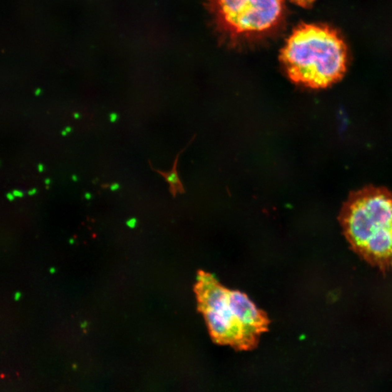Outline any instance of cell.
<instances>
[{"label":"cell","mask_w":392,"mask_h":392,"mask_svg":"<svg viewBox=\"0 0 392 392\" xmlns=\"http://www.w3.org/2000/svg\"><path fill=\"white\" fill-rule=\"evenodd\" d=\"M194 292L198 309L214 343L250 351L268 330L267 314L245 293L226 288L211 273L198 272Z\"/></svg>","instance_id":"cell-1"},{"label":"cell","mask_w":392,"mask_h":392,"mask_svg":"<svg viewBox=\"0 0 392 392\" xmlns=\"http://www.w3.org/2000/svg\"><path fill=\"white\" fill-rule=\"evenodd\" d=\"M339 221L353 250L383 272L392 271V192L367 187L352 193Z\"/></svg>","instance_id":"cell-2"},{"label":"cell","mask_w":392,"mask_h":392,"mask_svg":"<svg viewBox=\"0 0 392 392\" xmlns=\"http://www.w3.org/2000/svg\"><path fill=\"white\" fill-rule=\"evenodd\" d=\"M280 60L294 82L323 89L338 82L345 74L347 48L332 28L303 24L288 39L281 51Z\"/></svg>","instance_id":"cell-3"},{"label":"cell","mask_w":392,"mask_h":392,"mask_svg":"<svg viewBox=\"0 0 392 392\" xmlns=\"http://www.w3.org/2000/svg\"><path fill=\"white\" fill-rule=\"evenodd\" d=\"M221 17L238 33L262 31L278 22L283 0H218Z\"/></svg>","instance_id":"cell-4"},{"label":"cell","mask_w":392,"mask_h":392,"mask_svg":"<svg viewBox=\"0 0 392 392\" xmlns=\"http://www.w3.org/2000/svg\"><path fill=\"white\" fill-rule=\"evenodd\" d=\"M185 149V148H184L182 151H180V153H179L177 154V156H176V158H175V160H174V162L173 164V167H172L171 171H161V170L154 169V168H153L152 164L149 161L150 168H151L153 171H156L157 173H158L159 174H161V175L165 179L168 184L169 185V191H170V193H171V195H173V197H176V193H178L181 194L185 193V188H184V187H183L182 182H181V180H180V177H179L178 174H177V170H176L179 157H180V154L184 151Z\"/></svg>","instance_id":"cell-5"},{"label":"cell","mask_w":392,"mask_h":392,"mask_svg":"<svg viewBox=\"0 0 392 392\" xmlns=\"http://www.w3.org/2000/svg\"><path fill=\"white\" fill-rule=\"evenodd\" d=\"M315 0H292L294 3L303 7H309L313 5Z\"/></svg>","instance_id":"cell-6"},{"label":"cell","mask_w":392,"mask_h":392,"mask_svg":"<svg viewBox=\"0 0 392 392\" xmlns=\"http://www.w3.org/2000/svg\"><path fill=\"white\" fill-rule=\"evenodd\" d=\"M137 223V221L136 218L129 219V220H127L126 222V225L128 226L129 228H131V229H134V228L136 227Z\"/></svg>","instance_id":"cell-7"},{"label":"cell","mask_w":392,"mask_h":392,"mask_svg":"<svg viewBox=\"0 0 392 392\" xmlns=\"http://www.w3.org/2000/svg\"><path fill=\"white\" fill-rule=\"evenodd\" d=\"M12 193H13V195L17 198H22L23 197V195H24V193H23L22 191L18 190V189H14V190L12 191Z\"/></svg>","instance_id":"cell-8"},{"label":"cell","mask_w":392,"mask_h":392,"mask_svg":"<svg viewBox=\"0 0 392 392\" xmlns=\"http://www.w3.org/2000/svg\"><path fill=\"white\" fill-rule=\"evenodd\" d=\"M119 187H120V185L118 183H113V184L110 186V189H111V191H116V190H118V189H119Z\"/></svg>","instance_id":"cell-9"},{"label":"cell","mask_w":392,"mask_h":392,"mask_svg":"<svg viewBox=\"0 0 392 392\" xmlns=\"http://www.w3.org/2000/svg\"><path fill=\"white\" fill-rule=\"evenodd\" d=\"M117 120H118V115H117V114L115 113H111V115H110V121H111V122L114 123V122H116Z\"/></svg>","instance_id":"cell-10"},{"label":"cell","mask_w":392,"mask_h":392,"mask_svg":"<svg viewBox=\"0 0 392 392\" xmlns=\"http://www.w3.org/2000/svg\"><path fill=\"white\" fill-rule=\"evenodd\" d=\"M6 197H7V198L10 201H14L16 196L13 195V193H8L7 195H6Z\"/></svg>","instance_id":"cell-11"},{"label":"cell","mask_w":392,"mask_h":392,"mask_svg":"<svg viewBox=\"0 0 392 392\" xmlns=\"http://www.w3.org/2000/svg\"><path fill=\"white\" fill-rule=\"evenodd\" d=\"M21 297V293H20V292H17V293H16V294H15L14 299H15V300H16V301H18V300H20Z\"/></svg>","instance_id":"cell-12"},{"label":"cell","mask_w":392,"mask_h":392,"mask_svg":"<svg viewBox=\"0 0 392 392\" xmlns=\"http://www.w3.org/2000/svg\"><path fill=\"white\" fill-rule=\"evenodd\" d=\"M36 192H37V190H36V188H33V189H31V190H29V192H28V194H29V195H35V194L36 193Z\"/></svg>","instance_id":"cell-13"},{"label":"cell","mask_w":392,"mask_h":392,"mask_svg":"<svg viewBox=\"0 0 392 392\" xmlns=\"http://www.w3.org/2000/svg\"><path fill=\"white\" fill-rule=\"evenodd\" d=\"M44 165H43V164H41V163H40V164H39V165H38V170H39V172H42V171H44Z\"/></svg>","instance_id":"cell-14"},{"label":"cell","mask_w":392,"mask_h":392,"mask_svg":"<svg viewBox=\"0 0 392 392\" xmlns=\"http://www.w3.org/2000/svg\"><path fill=\"white\" fill-rule=\"evenodd\" d=\"M84 196H85V198L87 200H90L92 198V195H91V193H86Z\"/></svg>","instance_id":"cell-15"},{"label":"cell","mask_w":392,"mask_h":392,"mask_svg":"<svg viewBox=\"0 0 392 392\" xmlns=\"http://www.w3.org/2000/svg\"><path fill=\"white\" fill-rule=\"evenodd\" d=\"M87 324H88V323H87V322H86V321H85V322H81V328L84 329V328H87Z\"/></svg>","instance_id":"cell-16"},{"label":"cell","mask_w":392,"mask_h":392,"mask_svg":"<svg viewBox=\"0 0 392 392\" xmlns=\"http://www.w3.org/2000/svg\"><path fill=\"white\" fill-rule=\"evenodd\" d=\"M65 130H66V132H67L68 133H70L71 132L72 129H71V127H70V126H67V127H66V129H65Z\"/></svg>","instance_id":"cell-17"},{"label":"cell","mask_w":392,"mask_h":392,"mask_svg":"<svg viewBox=\"0 0 392 392\" xmlns=\"http://www.w3.org/2000/svg\"><path fill=\"white\" fill-rule=\"evenodd\" d=\"M44 182H45V184H46L47 185H49V184H50V182H51V180H50V179H49V178H47V179H46V180H44Z\"/></svg>","instance_id":"cell-18"},{"label":"cell","mask_w":392,"mask_h":392,"mask_svg":"<svg viewBox=\"0 0 392 392\" xmlns=\"http://www.w3.org/2000/svg\"><path fill=\"white\" fill-rule=\"evenodd\" d=\"M55 271H56V270H55V267H51L50 269H49V272H50L51 274H54V273L55 272Z\"/></svg>","instance_id":"cell-19"},{"label":"cell","mask_w":392,"mask_h":392,"mask_svg":"<svg viewBox=\"0 0 392 392\" xmlns=\"http://www.w3.org/2000/svg\"><path fill=\"white\" fill-rule=\"evenodd\" d=\"M74 118H76V119H78V118H80V115H79V113H75L74 114Z\"/></svg>","instance_id":"cell-20"},{"label":"cell","mask_w":392,"mask_h":392,"mask_svg":"<svg viewBox=\"0 0 392 392\" xmlns=\"http://www.w3.org/2000/svg\"><path fill=\"white\" fill-rule=\"evenodd\" d=\"M67 134H68V132H66V131L65 130V129H64V130H62V132H61V134H62V136H63V137L66 136V135H67Z\"/></svg>","instance_id":"cell-21"},{"label":"cell","mask_w":392,"mask_h":392,"mask_svg":"<svg viewBox=\"0 0 392 392\" xmlns=\"http://www.w3.org/2000/svg\"><path fill=\"white\" fill-rule=\"evenodd\" d=\"M72 180L73 181H74V182H76V181H77V180H78V178H77V176L76 175H73Z\"/></svg>","instance_id":"cell-22"},{"label":"cell","mask_w":392,"mask_h":392,"mask_svg":"<svg viewBox=\"0 0 392 392\" xmlns=\"http://www.w3.org/2000/svg\"><path fill=\"white\" fill-rule=\"evenodd\" d=\"M69 243H70V244H74V239H73V238L70 239V240H69Z\"/></svg>","instance_id":"cell-23"},{"label":"cell","mask_w":392,"mask_h":392,"mask_svg":"<svg viewBox=\"0 0 392 392\" xmlns=\"http://www.w3.org/2000/svg\"><path fill=\"white\" fill-rule=\"evenodd\" d=\"M73 367H74V370H76V367H76V365H74V366H73Z\"/></svg>","instance_id":"cell-24"}]
</instances>
